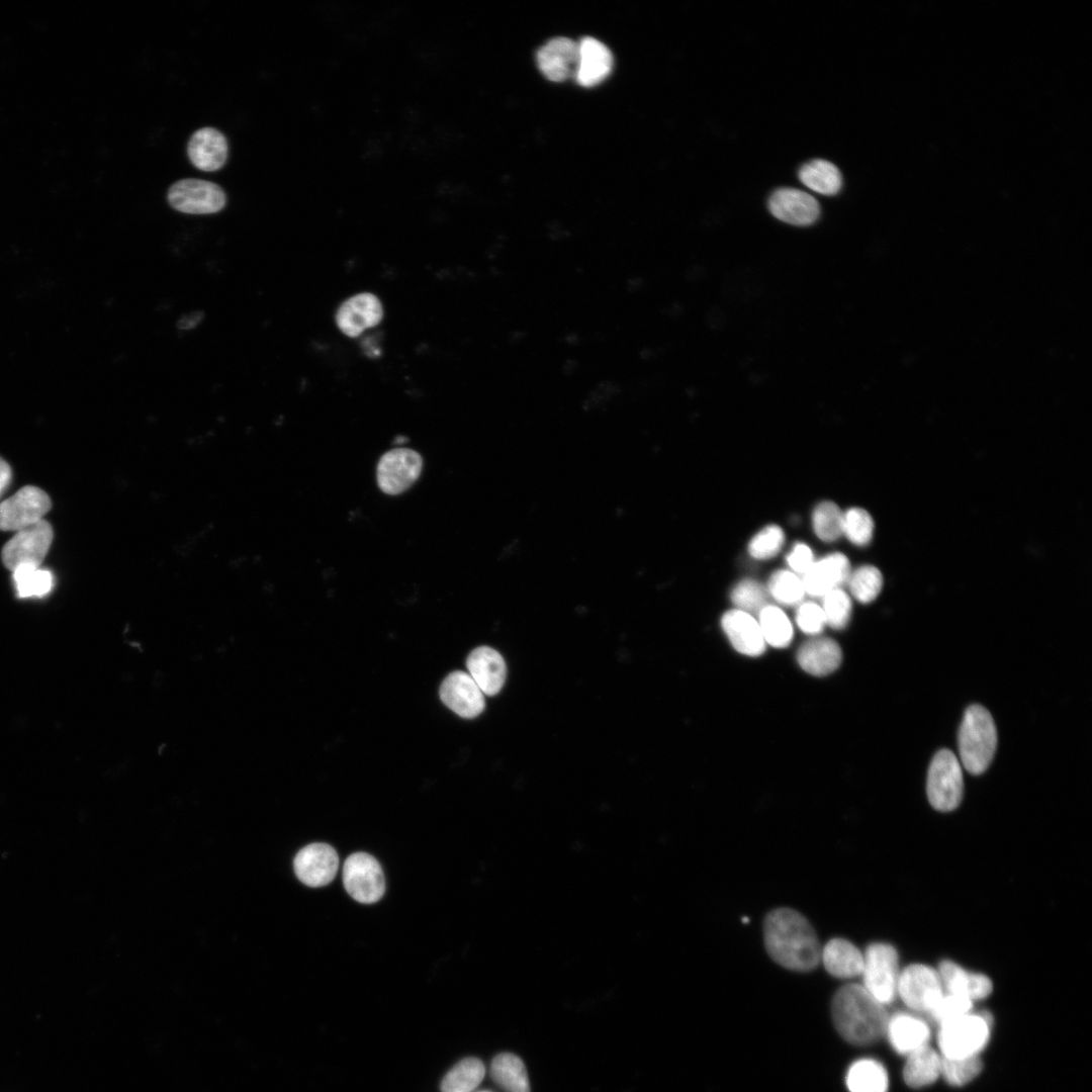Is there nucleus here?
I'll return each mask as SVG.
<instances>
[{"instance_id": "f257e3e1", "label": "nucleus", "mask_w": 1092, "mask_h": 1092, "mask_svg": "<svg viewBox=\"0 0 1092 1092\" xmlns=\"http://www.w3.org/2000/svg\"><path fill=\"white\" fill-rule=\"evenodd\" d=\"M765 948L770 958L789 970L807 972L820 962L821 947L809 921L790 908L768 913L763 924Z\"/></svg>"}, {"instance_id": "f03ea898", "label": "nucleus", "mask_w": 1092, "mask_h": 1092, "mask_svg": "<svg viewBox=\"0 0 1092 1092\" xmlns=\"http://www.w3.org/2000/svg\"><path fill=\"white\" fill-rule=\"evenodd\" d=\"M833 1024L847 1042L866 1046L885 1036L889 1019L886 1006L861 985L847 984L835 993L831 1003Z\"/></svg>"}, {"instance_id": "7ed1b4c3", "label": "nucleus", "mask_w": 1092, "mask_h": 1092, "mask_svg": "<svg viewBox=\"0 0 1092 1092\" xmlns=\"http://www.w3.org/2000/svg\"><path fill=\"white\" fill-rule=\"evenodd\" d=\"M958 742L961 764L970 774H983L992 762L997 747L996 726L986 708L973 705L966 710Z\"/></svg>"}, {"instance_id": "20e7f679", "label": "nucleus", "mask_w": 1092, "mask_h": 1092, "mask_svg": "<svg viewBox=\"0 0 1092 1092\" xmlns=\"http://www.w3.org/2000/svg\"><path fill=\"white\" fill-rule=\"evenodd\" d=\"M994 1021L987 1011H971L938 1026L937 1046L943 1058L978 1057L988 1045Z\"/></svg>"}, {"instance_id": "39448f33", "label": "nucleus", "mask_w": 1092, "mask_h": 1092, "mask_svg": "<svg viewBox=\"0 0 1092 1092\" xmlns=\"http://www.w3.org/2000/svg\"><path fill=\"white\" fill-rule=\"evenodd\" d=\"M899 975V956L892 944L874 942L867 947L861 986L881 1004L886 1006L897 997Z\"/></svg>"}, {"instance_id": "423d86ee", "label": "nucleus", "mask_w": 1092, "mask_h": 1092, "mask_svg": "<svg viewBox=\"0 0 1092 1092\" xmlns=\"http://www.w3.org/2000/svg\"><path fill=\"white\" fill-rule=\"evenodd\" d=\"M926 794L937 811L949 812L959 807L964 794L962 764L948 749L939 750L929 765Z\"/></svg>"}, {"instance_id": "0eeeda50", "label": "nucleus", "mask_w": 1092, "mask_h": 1092, "mask_svg": "<svg viewBox=\"0 0 1092 1092\" xmlns=\"http://www.w3.org/2000/svg\"><path fill=\"white\" fill-rule=\"evenodd\" d=\"M943 994L936 969L924 964H912L900 971L897 996L913 1013L928 1015Z\"/></svg>"}, {"instance_id": "6e6552de", "label": "nucleus", "mask_w": 1092, "mask_h": 1092, "mask_svg": "<svg viewBox=\"0 0 1092 1092\" xmlns=\"http://www.w3.org/2000/svg\"><path fill=\"white\" fill-rule=\"evenodd\" d=\"M53 537V528L46 520L16 531L2 548L3 564L11 571L25 565L40 567Z\"/></svg>"}, {"instance_id": "1a4fd4ad", "label": "nucleus", "mask_w": 1092, "mask_h": 1092, "mask_svg": "<svg viewBox=\"0 0 1092 1092\" xmlns=\"http://www.w3.org/2000/svg\"><path fill=\"white\" fill-rule=\"evenodd\" d=\"M343 883L348 894L356 901L372 904L380 900L385 891V880L379 862L366 852H355L343 866Z\"/></svg>"}, {"instance_id": "9d476101", "label": "nucleus", "mask_w": 1092, "mask_h": 1092, "mask_svg": "<svg viewBox=\"0 0 1092 1092\" xmlns=\"http://www.w3.org/2000/svg\"><path fill=\"white\" fill-rule=\"evenodd\" d=\"M170 205L181 212L208 214L221 210L226 202L222 188L210 181L195 178L175 182L168 191Z\"/></svg>"}, {"instance_id": "9b49d317", "label": "nucleus", "mask_w": 1092, "mask_h": 1092, "mask_svg": "<svg viewBox=\"0 0 1092 1092\" xmlns=\"http://www.w3.org/2000/svg\"><path fill=\"white\" fill-rule=\"evenodd\" d=\"M52 507L46 491L33 485L20 488L0 503V530L19 531L41 520Z\"/></svg>"}, {"instance_id": "f8f14e48", "label": "nucleus", "mask_w": 1092, "mask_h": 1092, "mask_svg": "<svg viewBox=\"0 0 1092 1092\" xmlns=\"http://www.w3.org/2000/svg\"><path fill=\"white\" fill-rule=\"evenodd\" d=\"M422 458L406 448L386 452L377 465V482L382 491L397 494L408 488L419 477Z\"/></svg>"}, {"instance_id": "ddd939ff", "label": "nucleus", "mask_w": 1092, "mask_h": 1092, "mask_svg": "<svg viewBox=\"0 0 1092 1092\" xmlns=\"http://www.w3.org/2000/svg\"><path fill=\"white\" fill-rule=\"evenodd\" d=\"M293 868L296 877L304 885L323 887L335 878L339 869V856L331 845L315 842L297 852Z\"/></svg>"}, {"instance_id": "4468645a", "label": "nucleus", "mask_w": 1092, "mask_h": 1092, "mask_svg": "<svg viewBox=\"0 0 1092 1092\" xmlns=\"http://www.w3.org/2000/svg\"><path fill=\"white\" fill-rule=\"evenodd\" d=\"M442 702L463 718L478 716L485 707L484 694L464 671L451 672L440 687Z\"/></svg>"}, {"instance_id": "2eb2a0df", "label": "nucleus", "mask_w": 1092, "mask_h": 1092, "mask_svg": "<svg viewBox=\"0 0 1092 1092\" xmlns=\"http://www.w3.org/2000/svg\"><path fill=\"white\" fill-rule=\"evenodd\" d=\"M885 1036L897 1054L906 1057L929 1045L931 1029L916 1013L900 1012L889 1016Z\"/></svg>"}, {"instance_id": "dca6fc26", "label": "nucleus", "mask_w": 1092, "mask_h": 1092, "mask_svg": "<svg viewBox=\"0 0 1092 1092\" xmlns=\"http://www.w3.org/2000/svg\"><path fill=\"white\" fill-rule=\"evenodd\" d=\"M768 208L775 217L794 225L812 224L820 214L818 201L794 188L777 189L768 199Z\"/></svg>"}, {"instance_id": "f3484780", "label": "nucleus", "mask_w": 1092, "mask_h": 1092, "mask_svg": "<svg viewBox=\"0 0 1092 1092\" xmlns=\"http://www.w3.org/2000/svg\"><path fill=\"white\" fill-rule=\"evenodd\" d=\"M578 59V42L567 37L548 40L537 52L536 60L542 74L550 81L562 82L574 77Z\"/></svg>"}, {"instance_id": "a211bd4d", "label": "nucleus", "mask_w": 1092, "mask_h": 1092, "mask_svg": "<svg viewBox=\"0 0 1092 1092\" xmlns=\"http://www.w3.org/2000/svg\"><path fill=\"white\" fill-rule=\"evenodd\" d=\"M936 970L945 993L975 1002L988 998L993 991V983L988 976L968 971L953 961H941Z\"/></svg>"}, {"instance_id": "6ab92c4d", "label": "nucleus", "mask_w": 1092, "mask_h": 1092, "mask_svg": "<svg viewBox=\"0 0 1092 1092\" xmlns=\"http://www.w3.org/2000/svg\"><path fill=\"white\" fill-rule=\"evenodd\" d=\"M382 314L381 303L374 294L360 293L342 303L336 322L345 335L355 338L364 330L376 326Z\"/></svg>"}, {"instance_id": "aec40b11", "label": "nucleus", "mask_w": 1092, "mask_h": 1092, "mask_svg": "<svg viewBox=\"0 0 1092 1092\" xmlns=\"http://www.w3.org/2000/svg\"><path fill=\"white\" fill-rule=\"evenodd\" d=\"M850 572L847 557L836 552L814 561L801 580L805 593L812 597H824L831 589L847 582Z\"/></svg>"}, {"instance_id": "412c9836", "label": "nucleus", "mask_w": 1092, "mask_h": 1092, "mask_svg": "<svg viewBox=\"0 0 1092 1092\" xmlns=\"http://www.w3.org/2000/svg\"><path fill=\"white\" fill-rule=\"evenodd\" d=\"M721 626L733 647L740 653L757 656L765 650V641L756 621L749 613L735 609L726 612Z\"/></svg>"}, {"instance_id": "4be33fe9", "label": "nucleus", "mask_w": 1092, "mask_h": 1092, "mask_svg": "<svg viewBox=\"0 0 1092 1092\" xmlns=\"http://www.w3.org/2000/svg\"><path fill=\"white\" fill-rule=\"evenodd\" d=\"M613 67L610 50L597 38L586 36L578 41V59L574 73L576 82L592 87L604 81Z\"/></svg>"}, {"instance_id": "5701e85b", "label": "nucleus", "mask_w": 1092, "mask_h": 1092, "mask_svg": "<svg viewBox=\"0 0 1092 1092\" xmlns=\"http://www.w3.org/2000/svg\"><path fill=\"white\" fill-rule=\"evenodd\" d=\"M468 674L484 695L497 694L506 679V664L494 649L481 646L470 652L466 661Z\"/></svg>"}, {"instance_id": "b1692460", "label": "nucleus", "mask_w": 1092, "mask_h": 1092, "mask_svg": "<svg viewBox=\"0 0 1092 1092\" xmlns=\"http://www.w3.org/2000/svg\"><path fill=\"white\" fill-rule=\"evenodd\" d=\"M187 153L196 168L202 171H215L226 161L228 143L219 130L213 127H202L191 135Z\"/></svg>"}, {"instance_id": "393cba45", "label": "nucleus", "mask_w": 1092, "mask_h": 1092, "mask_svg": "<svg viewBox=\"0 0 1092 1092\" xmlns=\"http://www.w3.org/2000/svg\"><path fill=\"white\" fill-rule=\"evenodd\" d=\"M842 652L830 638H814L806 641L798 650L797 660L808 673L823 676L838 668Z\"/></svg>"}, {"instance_id": "a878e982", "label": "nucleus", "mask_w": 1092, "mask_h": 1092, "mask_svg": "<svg viewBox=\"0 0 1092 1092\" xmlns=\"http://www.w3.org/2000/svg\"><path fill=\"white\" fill-rule=\"evenodd\" d=\"M820 961L830 975L847 979L860 976L863 953L844 938H832L821 948Z\"/></svg>"}, {"instance_id": "bb28decb", "label": "nucleus", "mask_w": 1092, "mask_h": 1092, "mask_svg": "<svg viewBox=\"0 0 1092 1092\" xmlns=\"http://www.w3.org/2000/svg\"><path fill=\"white\" fill-rule=\"evenodd\" d=\"M941 1056L930 1045H926L906 1056L903 1067L904 1083L912 1089H923L940 1078Z\"/></svg>"}, {"instance_id": "cd10ccee", "label": "nucleus", "mask_w": 1092, "mask_h": 1092, "mask_svg": "<svg viewBox=\"0 0 1092 1092\" xmlns=\"http://www.w3.org/2000/svg\"><path fill=\"white\" fill-rule=\"evenodd\" d=\"M889 1083L885 1066L872 1058L854 1061L845 1074L848 1092H888Z\"/></svg>"}, {"instance_id": "c85d7f7f", "label": "nucleus", "mask_w": 1092, "mask_h": 1092, "mask_svg": "<svg viewBox=\"0 0 1092 1092\" xmlns=\"http://www.w3.org/2000/svg\"><path fill=\"white\" fill-rule=\"evenodd\" d=\"M490 1076L506 1092H531L526 1067L514 1054L497 1055L491 1062Z\"/></svg>"}, {"instance_id": "c756f323", "label": "nucleus", "mask_w": 1092, "mask_h": 1092, "mask_svg": "<svg viewBox=\"0 0 1092 1092\" xmlns=\"http://www.w3.org/2000/svg\"><path fill=\"white\" fill-rule=\"evenodd\" d=\"M798 176L804 185L823 195H834L841 189V173L829 161L813 160L808 162L801 167Z\"/></svg>"}, {"instance_id": "7c9ffc66", "label": "nucleus", "mask_w": 1092, "mask_h": 1092, "mask_svg": "<svg viewBox=\"0 0 1092 1092\" xmlns=\"http://www.w3.org/2000/svg\"><path fill=\"white\" fill-rule=\"evenodd\" d=\"M485 1075L483 1063L476 1058H467L457 1063L443 1078L442 1092H472Z\"/></svg>"}, {"instance_id": "2f4dec72", "label": "nucleus", "mask_w": 1092, "mask_h": 1092, "mask_svg": "<svg viewBox=\"0 0 1092 1092\" xmlns=\"http://www.w3.org/2000/svg\"><path fill=\"white\" fill-rule=\"evenodd\" d=\"M765 643L778 648L787 647L793 637V627L788 616L778 607L765 606L759 612L758 621Z\"/></svg>"}, {"instance_id": "473e14b6", "label": "nucleus", "mask_w": 1092, "mask_h": 1092, "mask_svg": "<svg viewBox=\"0 0 1092 1092\" xmlns=\"http://www.w3.org/2000/svg\"><path fill=\"white\" fill-rule=\"evenodd\" d=\"M13 572V580L18 598H40L48 595L54 585V576L50 570L34 566H20Z\"/></svg>"}, {"instance_id": "72a5a7b5", "label": "nucleus", "mask_w": 1092, "mask_h": 1092, "mask_svg": "<svg viewBox=\"0 0 1092 1092\" xmlns=\"http://www.w3.org/2000/svg\"><path fill=\"white\" fill-rule=\"evenodd\" d=\"M847 582L853 598L862 604H869L879 596L883 576L877 567L862 565L850 572Z\"/></svg>"}, {"instance_id": "f704fd0d", "label": "nucleus", "mask_w": 1092, "mask_h": 1092, "mask_svg": "<svg viewBox=\"0 0 1092 1092\" xmlns=\"http://www.w3.org/2000/svg\"><path fill=\"white\" fill-rule=\"evenodd\" d=\"M982 1070L983 1062L980 1056L963 1059L941 1057L940 1077L952 1087H963L973 1082Z\"/></svg>"}, {"instance_id": "c9c22d12", "label": "nucleus", "mask_w": 1092, "mask_h": 1092, "mask_svg": "<svg viewBox=\"0 0 1092 1092\" xmlns=\"http://www.w3.org/2000/svg\"><path fill=\"white\" fill-rule=\"evenodd\" d=\"M843 514L832 502H822L814 509L812 524L815 534L825 542L842 535Z\"/></svg>"}, {"instance_id": "e433bc0d", "label": "nucleus", "mask_w": 1092, "mask_h": 1092, "mask_svg": "<svg viewBox=\"0 0 1092 1092\" xmlns=\"http://www.w3.org/2000/svg\"><path fill=\"white\" fill-rule=\"evenodd\" d=\"M770 596L783 605L800 603L805 590L801 578L789 570L776 571L768 580Z\"/></svg>"}, {"instance_id": "4c0bfd02", "label": "nucleus", "mask_w": 1092, "mask_h": 1092, "mask_svg": "<svg viewBox=\"0 0 1092 1092\" xmlns=\"http://www.w3.org/2000/svg\"><path fill=\"white\" fill-rule=\"evenodd\" d=\"M821 608L826 624L831 628L840 630L848 624L852 609L851 600L840 587L831 589L823 597Z\"/></svg>"}, {"instance_id": "58836bf2", "label": "nucleus", "mask_w": 1092, "mask_h": 1092, "mask_svg": "<svg viewBox=\"0 0 1092 1092\" xmlns=\"http://www.w3.org/2000/svg\"><path fill=\"white\" fill-rule=\"evenodd\" d=\"M874 521L863 509L851 508L843 514L842 534L857 545L864 546L873 538Z\"/></svg>"}, {"instance_id": "ea45409f", "label": "nucleus", "mask_w": 1092, "mask_h": 1092, "mask_svg": "<svg viewBox=\"0 0 1092 1092\" xmlns=\"http://www.w3.org/2000/svg\"><path fill=\"white\" fill-rule=\"evenodd\" d=\"M767 594L763 586L753 579H743L731 592V601L738 610L746 613H759L766 605Z\"/></svg>"}, {"instance_id": "a19ab883", "label": "nucleus", "mask_w": 1092, "mask_h": 1092, "mask_svg": "<svg viewBox=\"0 0 1092 1092\" xmlns=\"http://www.w3.org/2000/svg\"><path fill=\"white\" fill-rule=\"evenodd\" d=\"M785 535L777 525H769L760 530L749 542L748 552L756 559L771 558L784 545Z\"/></svg>"}, {"instance_id": "79ce46f5", "label": "nucleus", "mask_w": 1092, "mask_h": 1092, "mask_svg": "<svg viewBox=\"0 0 1092 1092\" xmlns=\"http://www.w3.org/2000/svg\"><path fill=\"white\" fill-rule=\"evenodd\" d=\"M973 1001L944 992L933 1009L928 1013V1017L939 1026L973 1011Z\"/></svg>"}, {"instance_id": "37998d69", "label": "nucleus", "mask_w": 1092, "mask_h": 1092, "mask_svg": "<svg viewBox=\"0 0 1092 1092\" xmlns=\"http://www.w3.org/2000/svg\"><path fill=\"white\" fill-rule=\"evenodd\" d=\"M798 627L806 634H819L826 624L821 606L807 602L799 606L796 613Z\"/></svg>"}, {"instance_id": "c03bdc74", "label": "nucleus", "mask_w": 1092, "mask_h": 1092, "mask_svg": "<svg viewBox=\"0 0 1092 1092\" xmlns=\"http://www.w3.org/2000/svg\"><path fill=\"white\" fill-rule=\"evenodd\" d=\"M787 562L795 572L804 574L814 563L813 552L806 544H796L787 556Z\"/></svg>"}, {"instance_id": "a18cd8bd", "label": "nucleus", "mask_w": 1092, "mask_h": 1092, "mask_svg": "<svg viewBox=\"0 0 1092 1092\" xmlns=\"http://www.w3.org/2000/svg\"><path fill=\"white\" fill-rule=\"evenodd\" d=\"M202 311H192L178 321V328L181 330H190L196 327L202 320Z\"/></svg>"}, {"instance_id": "49530a36", "label": "nucleus", "mask_w": 1092, "mask_h": 1092, "mask_svg": "<svg viewBox=\"0 0 1092 1092\" xmlns=\"http://www.w3.org/2000/svg\"><path fill=\"white\" fill-rule=\"evenodd\" d=\"M11 476L12 473L9 464L0 457V495L10 483Z\"/></svg>"}, {"instance_id": "de8ad7c7", "label": "nucleus", "mask_w": 1092, "mask_h": 1092, "mask_svg": "<svg viewBox=\"0 0 1092 1092\" xmlns=\"http://www.w3.org/2000/svg\"><path fill=\"white\" fill-rule=\"evenodd\" d=\"M363 348L366 355H368L369 357H377L380 354V350L378 349V347L375 346L374 343L370 340L363 343Z\"/></svg>"}, {"instance_id": "09e8293b", "label": "nucleus", "mask_w": 1092, "mask_h": 1092, "mask_svg": "<svg viewBox=\"0 0 1092 1092\" xmlns=\"http://www.w3.org/2000/svg\"><path fill=\"white\" fill-rule=\"evenodd\" d=\"M478 1092H491V1091H488V1090H482V1091H478Z\"/></svg>"}]
</instances>
